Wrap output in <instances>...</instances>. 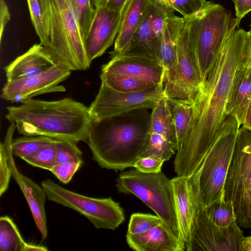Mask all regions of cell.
Masks as SVG:
<instances>
[{"mask_svg":"<svg viewBox=\"0 0 251 251\" xmlns=\"http://www.w3.org/2000/svg\"><path fill=\"white\" fill-rule=\"evenodd\" d=\"M233 19L223 47L193 103L190 129L174 162L177 176L189 177L200 165L228 116L226 106L235 73L243 62L247 31Z\"/></svg>","mask_w":251,"mask_h":251,"instance_id":"1","label":"cell"},{"mask_svg":"<svg viewBox=\"0 0 251 251\" xmlns=\"http://www.w3.org/2000/svg\"><path fill=\"white\" fill-rule=\"evenodd\" d=\"M137 109L117 116L92 120L88 144L102 168L124 170L142 156L148 139L151 113Z\"/></svg>","mask_w":251,"mask_h":251,"instance_id":"2","label":"cell"},{"mask_svg":"<svg viewBox=\"0 0 251 251\" xmlns=\"http://www.w3.org/2000/svg\"><path fill=\"white\" fill-rule=\"evenodd\" d=\"M6 108L5 118L20 134L88 143L92 119L88 107L70 97L52 101L29 99Z\"/></svg>","mask_w":251,"mask_h":251,"instance_id":"3","label":"cell"},{"mask_svg":"<svg viewBox=\"0 0 251 251\" xmlns=\"http://www.w3.org/2000/svg\"><path fill=\"white\" fill-rule=\"evenodd\" d=\"M45 39L41 45L54 61L72 71H85L87 56L74 0H45Z\"/></svg>","mask_w":251,"mask_h":251,"instance_id":"4","label":"cell"},{"mask_svg":"<svg viewBox=\"0 0 251 251\" xmlns=\"http://www.w3.org/2000/svg\"><path fill=\"white\" fill-rule=\"evenodd\" d=\"M239 128L236 119L228 116L203 160L188 177L199 207L224 198L225 182Z\"/></svg>","mask_w":251,"mask_h":251,"instance_id":"5","label":"cell"},{"mask_svg":"<svg viewBox=\"0 0 251 251\" xmlns=\"http://www.w3.org/2000/svg\"><path fill=\"white\" fill-rule=\"evenodd\" d=\"M233 20L227 10L212 1L190 17L191 40L203 83L223 47Z\"/></svg>","mask_w":251,"mask_h":251,"instance_id":"6","label":"cell"},{"mask_svg":"<svg viewBox=\"0 0 251 251\" xmlns=\"http://www.w3.org/2000/svg\"><path fill=\"white\" fill-rule=\"evenodd\" d=\"M116 187L119 192L135 195L151 209L180 243L171 180L162 171L146 174L135 168L122 172Z\"/></svg>","mask_w":251,"mask_h":251,"instance_id":"7","label":"cell"},{"mask_svg":"<svg viewBox=\"0 0 251 251\" xmlns=\"http://www.w3.org/2000/svg\"><path fill=\"white\" fill-rule=\"evenodd\" d=\"M224 197L232 203L237 222L251 227V130L240 128L224 185Z\"/></svg>","mask_w":251,"mask_h":251,"instance_id":"8","label":"cell"},{"mask_svg":"<svg viewBox=\"0 0 251 251\" xmlns=\"http://www.w3.org/2000/svg\"><path fill=\"white\" fill-rule=\"evenodd\" d=\"M48 199L87 218L97 229L115 230L125 220L124 210L111 198H91L73 192L47 179L41 182Z\"/></svg>","mask_w":251,"mask_h":251,"instance_id":"9","label":"cell"},{"mask_svg":"<svg viewBox=\"0 0 251 251\" xmlns=\"http://www.w3.org/2000/svg\"><path fill=\"white\" fill-rule=\"evenodd\" d=\"M164 97L162 85L141 92L126 93L115 91L101 82L88 111L92 120H100L137 109H152Z\"/></svg>","mask_w":251,"mask_h":251,"instance_id":"10","label":"cell"},{"mask_svg":"<svg viewBox=\"0 0 251 251\" xmlns=\"http://www.w3.org/2000/svg\"><path fill=\"white\" fill-rule=\"evenodd\" d=\"M237 221L226 227L219 226L198 207L185 243L187 251H240L244 238Z\"/></svg>","mask_w":251,"mask_h":251,"instance_id":"11","label":"cell"},{"mask_svg":"<svg viewBox=\"0 0 251 251\" xmlns=\"http://www.w3.org/2000/svg\"><path fill=\"white\" fill-rule=\"evenodd\" d=\"M190 16L182 17L177 41L178 99L194 103L202 84L190 33Z\"/></svg>","mask_w":251,"mask_h":251,"instance_id":"12","label":"cell"},{"mask_svg":"<svg viewBox=\"0 0 251 251\" xmlns=\"http://www.w3.org/2000/svg\"><path fill=\"white\" fill-rule=\"evenodd\" d=\"M176 151L171 107L164 97L151 109L149 139L142 156L154 155L167 161Z\"/></svg>","mask_w":251,"mask_h":251,"instance_id":"13","label":"cell"},{"mask_svg":"<svg viewBox=\"0 0 251 251\" xmlns=\"http://www.w3.org/2000/svg\"><path fill=\"white\" fill-rule=\"evenodd\" d=\"M71 74V70L57 64L41 75L7 81L1 98L11 102H21L41 94L65 92V87L59 84Z\"/></svg>","mask_w":251,"mask_h":251,"instance_id":"14","label":"cell"},{"mask_svg":"<svg viewBox=\"0 0 251 251\" xmlns=\"http://www.w3.org/2000/svg\"><path fill=\"white\" fill-rule=\"evenodd\" d=\"M126 2L120 10L105 6L95 8L93 20L84 39L86 53L90 62L102 55L115 40Z\"/></svg>","mask_w":251,"mask_h":251,"instance_id":"15","label":"cell"},{"mask_svg":"<svg viewBox=\"0 0 251 251\" xmlns=\"http://www.w3.org/2000/svg\"><path fill=\"white\" fill-rule=\"evenodd\" d=\"M182 19L174 13L167 19L158 49V59L164 70V92L169 100L178 99L177 41Z\"/></svg>","mask_w":251,"mask_h":251,"instance_id":"16","label":"cell"},{"mask_svg":"<svg viewBox=\"0 0 251 251\" xmlns=\"http://www.w3.org/2000/svg\"><path fill=\"white\" fill-rule=\"evenodd\" d=\"M101 72L128 75L157 85L163 84L164 70L161 62L143 53L127 52L112 57L102 66Z\"/></svg>","mask_w":251,"mask_h":251,"instance_id":"17","label":"cell"},{"mask_svg":"<svg viewBox=\"0 0 251 251\" xmlns=\"http://www.w3.org/2000/svg\"><path fill=\"white\" fill-rule=\"evenodd\" d=\"M174 206L180 243L185 247L196 212L199 207L188 177L178 176L172 178Z\"/></svg>","mask_w":251,"mask_h":251,"instance_id":"18","label":"cell"},{"mask_svg":"<svg viewBox=\"0 0 251 251\" xmlns=\"http://www.w3.org/2000/svg\"><path fill=\"white\" fill-rule=\"evenodd\" d=\"M57 64L40 43L34 44L6 66L4 70L7 81H10L41 75Z\"/></svg>","mask_w":251,"mask_h":251,"instance_id":"19","label":"cell"},{"mask_svg":"<svg viewBox=\"0 0 251 251\" xmlns=\"http://www.w3.org/2000/svg\"><path fill=\"white\" fill-rule=\"evenodd\" d=\"M12 151L10 155L12 176L19 186L28 204L35 223L39 230L42 240L48 236L47 219L45 205L47 195L42 187L39 186L17 169L13 158Z\"/></svg>","mask_w":251,"mask_h":251,"instance_id":"20","label":"cell"},{"mask_svg":"<svg viewBox=\"0 0 251 251\" xmlns=\"http://www.w3.org/2000/svg\"><path fill=\"white\" fill-rule=\"evenodd\" d=\"M242 63L235 73L226 109V115L234 117L240 126L251 99V68Z\"/></svg>","mask_w":251,"mask_h":251,"instance_id":"21","label":"cell"},{"mask_svg":"<svg viewBox=\"0 0 251 251\" xmlns=\"http://www.w3.org/2000/svg\"><path fill=\"white\" fill-rule=\"evenodd\" d=\"M151 1V0H127L120 29L115 40L114 50L110 52L111 58L126 50Z\"/></svg>","mask_w":251,"mask_h":251,"instance_id":"22","label":"cell"},{"mask_svg":"<svg viewBox=\"0 0 251 251\" xmlns=\"http://www.w3.org/2000/svg\"><path fill=\"white\" fill-rule=\"evenodd\" d=\"M128 246L137 251H183L185 248L162 224L147 232L126 235Z\"/></svg>","mask_w":251,"mask_h":251,"instance_id":"23","label":"cell"},{"mask_svg":"<svg viewBox=\"0 0 251 251\" xmlns=\"http://www.w3.org/2000/svg\"><path fill=\"white\" fill-rule=\"evenodd\" d=\"M168 100L171 107L176 132L177 151L181 149L190 129L193 114V103L181 100Z\"/></svg>","mask_w":251,"mask_h":251,"instance_id":"24","label":"cell"},{"mask_svg":"<svg viewBox=\"0 0 251 251\" xmlns=\"http://www.w3.org/2000/svg\"><path fill=\"white\" fill-rule=\"evenodd\" d=\"M100 78L101 82L108 87L121 92H141L157 85L150 81L120 74L101 72Z\"/></svg>","mask_w":251,"mask_h":251,"instance_id":"25","label":"cell"},{"mask_svg":"<svg viewBox=\"0 0 251 251\" xmlns=\"http://www.w3.org/2000/svg\"><path fill=\"white\" fill-rule=\"evenodd\" d=\"M17 226L7 216L0 218V251H24L26 245Z\"/></svg>","mask_w":251,"mask_h":251,"instance_id":"26","label":"cell"},{"mask_svg":"<svg viewBox=\"0 0 251 251\" xmlns=\"http://www.w3.org/2000/svg\"><path fill=\"white\" fill-rule=\"evenodd\" d=\"M17 128L14 123H11L8 127L3 142L0 146V196H1L8 188L12 176V171L10 164V155L12 152L11 144L12 137Z\"/></svg>","mask_w":251,"mask_h":251,"instance_id":"27","label":"cell"},{"mask_svg":"<svg viewBox=\"0 0 251 251\" xmlns=\"http://www.w3.org/2000/svg\"><path fill=\"white\" fill-rule=\"evenodd\" d=\"M208 218L216 225L226 227L237 221L233 204L220 199L203 208Z\"/></svg>","mask_w":251,"mask_h":251,"instance_id":"28","label":"cell"},{"mask_svg":"<svg viewBox=\"0 0 251 251\" xmlns=\"http://www.w3.org/2000/svg\"><path fill=\"white\" fill-rule=\"evenodd\" d=\"M55 139L45 136H24L13 140L11 149L13 155L23 159L41 147L53 142Z\"/></svg>","mask_w":251,"mask_h":251,"instance_id":"29","label":"cell"},{"mask_svg":"<svg viewBox=\"0 0 251 251\" xmlns=\"http://www.w3.org/2000/svg\"><path fill=\"white\" fill-rule=\"evenodd\" d=\"M22 159L33 166L50 171L56 162L55 139Z\"/></svg>","mask_w":251,"mask_h":251,"instance_id":"30","label":"cell"},{"mask_svg":"<svg viewBox=\"0 0 251 251\" xmlns=\"http://www.w3.org/2000/svg\"><path fill=\"white\" fill-rule=\"evenodd\" d=\"M151 27L153 37L159 46L161 34L167 19L174 11L167 7L151 0Z\"/></svg>","mask_w":251,"mask_h":251,"instance_id":"31","label":"cell"},{"mask_svg":"<svg viewBox=\"0 0 251 251\" xmlns=\"http://www.w3.org/2000/svg\"><path fill=\"white\" fill-rule=\"evenodd\" d=\"M74 142L55 139V164L65 162H83L82 152Z\"/></svg>","mask_w":251,"mask_h":251,"instance_id":"32","label":"cell"},{"mask_svg":"<svg viewBox=\"0 0 251 251\" xmlns=\"http://www.w3.org/2000/svg\"><path fill=\"white\" fill-rule=\"evenodd\" d=\"M189 17L204 8L209 1L206 0H152Z\"/></svg>","mask_w":251,"mask_h":251,"instance_id":"33","label":"cell"},{"mask_svg":"<svg viewBox=\"0 0 251 251\" xmlns=\"http://www.w3.org/2000/svg\"><path fill=\"white\" fill-rule=\"evenodd\" d=\"M161 224V221L156 215L135 213L130 216L127 234L143 233Z\"/></svg>","mask_w":251,"mask_h":251,"instance_id":"34","label":"cell"},{"mask_svg":"<svg viewBox=\"0 0 251 251\" xmlns=\"http://www.w3.org/2000/svg\"><path fill=\"white\" fill-rule=\"evenodd\" d=\"M74 4L84 42L93 20L95 8L91 0H74Z\"/></svg>","mask_w":251,"mask_h":251,"instance_id":"35","label":"cell"},{"mask_svg":"<svg viewBox=\"0 0 251 251\" xmlns=\"http://www.w3.org/2000/svg\"><path fill=\"white\" fill-rule=\"evenodd\" d=\"M27 2L32 24L42 44L46 33L44 5L37 0H27Z\"/></svg>","mask_w":251,"mask_h":251,"instance_id":"36","label":"cell"},{"mask_svg":"<svg viewBox=\"0 0 251 251\" xmlns=\"http://www.w3.org/2000/svg\"><path fill=\"white\" fill-rule=\"evenodd\" d=\"M83 162H65L55 164L50 171L64 184H67L81 166Z\"/></svg>","mask_w":251,"mask_h":251,"instance_id":"37","label":"cell"},{"mask_svg":"<svg viewBox=\"0 0 251 251\" xmlns=\"http://www.w3.org/2000/svg\"><path fill=\"white\" fill-rule=\"evenodd\" d=\"M164 162V160L156 156H142L135 162L133 168L144 173H156L161 171Z\"/></svg>","mask_w":251,"mask_h":251,"instance_id":"38","label":"cell"},{"mask_svg":"<svg viewBox=\"0 0 251 251\" xmlns=\"http://www.w3.org/2000/svg\"><path fill=\"white\" fill-rule=\"evenodd\" d=\"M234 4L235 18L240 22L243 17L251 12V0H236Z\"/></svg>","mask_w":251,"mask_h":251,"instance_id":"39","label":"cell"},{"mask_svg":"<svg viewBox=\"0 0 251 251\" xmlns=\"http://www.w3.org/2000/svg\"><path fill=\"white\" fill-rule=\"evenodd\" d=\"M10 14L4 0H0V39L1 40L5 27L10 20Z\"/></svg>","mask_w":251,"mask_h":251,"instance_id":"40","label":"cell"},{"mask_svg":"<svg viewBox=\"0 0 251 251\" xmlns=\"http://www.w3.org/2000/svg\"><path fill=\"white\" fill-rule=\"evenodd\" d=\"M242 64L251 68V25L250 29L247 31L244 50V56Z\"/></svg>","mask_w":251,"mask_h":251,"instance_id":"41","label":"cell"},{"mask_svg":"<svg viewBox=\"0 0 251 251\" xmlns=\"http://www.w3.org/2000/svg\"><path fill=\"white\" fill-rule=\"evenodd\" d=\"M127 0H107L104 6L111 9L120 10L123 8Z\"/></svg>","mask_w":251,"mask_h":251,"instance_id":"42","label":"cell"},{"mask_svg":"<svg viewBox=\"0 0 251 251\" xmlns=\"http://www.w3.org/2000/svg\"><path fill=\"white\" fill-rule=\"evenodd\" d=\"M243 126L248 129L251 130V99L246 111L245 121Z\"/></svg>","mask_w":251,"mask_h":251,"instance_id":"43","label":"cell"},{"mask_svg":"<svg viewBox=\"0 0 251 251\" xmlns=\"http://www.w3.org/2000/svg\"><path fill=\"white\" fill-rule=\"evenodd\" d=\"M49 250L44 246L33 245L29 243H26L24 251H47Z\"/></svg>","mask_w":251,"mask_h":251,"instance_id":"44","label":"cell"},{"mask_svg":"<svg viewBox=\"0 0 251 251\" xmlns=\"http://www.w3.org/2000/svg\"><path fill=\"white\" fill-rule=\"evenodd\" d=\"M240 251H251V236L244 237L241 245Z\"/></svg>","mask_w":251,"mask_h":251,"instance_id":"45","label":"cell"},{"mask_svg":"<svg viewBox=\"0 0 251 251\" xmlns=\"http://www.w3.org/2000/svg\"><path fill=\"white\" fill-rule=\"evenodd\" d=\"M92 4L95 8L104 6L107 0H91Z\"/></svg>","mask_w":251,"mask_h":251,"instance_id":"46","label":"cell"},{"mask_svg":"<svg viewBox=\"0 0 251 251\" xmlns=\"http://www.w3.org/2000/svg\"><path fill=\"white\" fill-rule=\"evenodd\" d=\"M39 2H40L43 5H44V1L45 0H37Z\"/></svg>","mask_w":251,"mask_h":251,"instance_id":"47","label":"cell"},{"mask_svg":"<svg viewBox=\"0 0 251 251\" xmlns=\"http://www.w3.org/2000/svg\"><path fill=\"white\" fill-rule=\"evenodd\" d=\"M234 3L236 2V0H231Z\"/></svg>","mask_w":251,"mask_h":251,"instance_id":"48","label":"cell"}]
</instances>
